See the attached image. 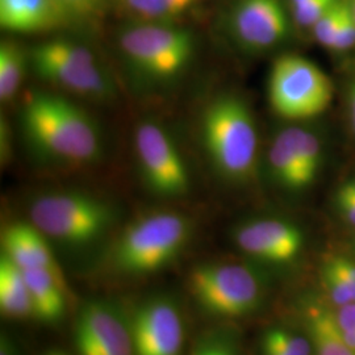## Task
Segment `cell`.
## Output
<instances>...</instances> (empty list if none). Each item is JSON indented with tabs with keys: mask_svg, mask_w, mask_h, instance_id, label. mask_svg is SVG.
I'll use <instances>...</instances> for the list:
<instances>
[{
	"mask_svg": "<svg viewBox=\"0 0 355 355\" xmlns=\"http://www.w3.org/2000/svg\"><path fill=\"white\" fill-rule=\"evenodd\" d=\"M120 49L130 66L142 76L167 80L190 64L195 44L190 31L165 23H140L124 29Z\"/></svg>",
	"mask_w": 355,
	"mask_h": 355,
	"instance_id": "cell-7",
	"label": "cell"
},
{
	"mask_svg": "<svg viewBox=\"0 0 355 355\" xmlns=\"http://www.w3.org/2000/svg\"><path fill=\"white\" fill-rule=\"evenodd\" d=\"M187 288L205 315L239 318L254 312L262 299V283L250 267L203 263L189 274Z\"/></svg>",
	"mask_w": 355,
	"mask_h": 355,
	"instance_id": "cell-5",
	"label": "cell"
},
{
	"mask_svg": "<svg viewBox=\"0 0 355 355\" xmlns=\"http://www.w3.org/2000/svg\"><path fill=\"white\" fill-rule=\"evenodd\" d=\"M355 45V15L353 7L347 4L345 13H343V21L338 26L337 35L334 38L331 49L343 51L352 49Z\"/></svg>",
	"mask_w": 355,
	"mask_h": 355,
	"instance_id": "cell-28",
	"label": "cell"
},
{
	"mask_svg": "<svg viewBox=\"0 0 355 355\" xmlns=\"http://www.w3.org/2000/svg\"><path fill=\"white\" fill-rule=\"evenodd\" d=\"M270 167L275 179L290 190H302L309 186L295 144L293 128H288L275 137L268 153Z\"/></svg>",
	"mask_w": 355,
	"mask_h": 355,
	"instance_id": "cell-18",
	"label": "cell"
},
{
	"mask_svg": "<svg viewBox=\"0 0 355 355\" xmlns=\"http://www.w3.org/2000/svg\"><path fill=\"white\" fill-rule=\"evenodd\" d=\"M337 204L345 218L355 225V192L349 183L343 184L337 193Z\"/></svg>",
	"mask_w": 355,
	"mask_h": 355,
	"instance_id": "cell-30",
	"label": "cell"
},
{
	"mask_svg": "<svg viewBox=\"0 0 355 355\" xmlns=\"http://www.w3.org/2000/svg\"><path fill=\"white\" fill-rule=\"evenodd\" d=\"M322 282L329 293L330 300L338 306L354 303L353 296L343 282L336 272L325 266L322 270Z\"/></svg>",
	"mask_w": 355,
	"mask_h": 355,
	"instance_id": "cell-27",
	"label": "cell"
},
{
	"mask_svg": "<svg viewBox=\"0 0 355 355\" xmlns=\"http://www.w3.org/2000/svg\"><path fill=\"white\" fill-rule=\"evenodd\" d=\"M347 4L349 3H346L343 0H338L329 11L325 13L313 26L315 36L318 38V42L322 44L324 46L331 49Z\"/></svg>",
	"mask_w": 355,
	"mask_h": 355,
	"instance_id": "cell-25",
	"label": "cell"
},
{
	"mask_svg": "<svg viewBox=\"0 0 355 355\" xmlns=\"http://www.w3.org/2000/svg\"><path fill=\"white\" fill-rule=\"evenodd\" d=\"M305 324L316 355H355V350L343 341L336 316L328 308L309 305L305 311Z\"/></svg>",
	"mask_w": 355,
	"mask_h": 355,
	"instance_id": "cell-19",
	"label": "cell"
},
{
	"mask_svg": "<svg viewBox=\"0 0 355 355\" xmlns=\"http://www.w3.org/2000/svg\"><path fill=\"white\" fill-rule=\"evenodd\" d=\"M337 1L338 0H305L302 4L292 8L293 19L300 26L313 28Z\"/></svg>",
	"mask_w": 355,
	"mask_h": 355,
	"instance_id": "cell-26",
	"label": "cell"
},
{
	"mask_svg": "<svg viewBox=\"0 0 355 355\" xmlns=\"http://www.w3.org/2000/svg\"><path fill=\"white\" fill-rule=\"evenodd\" d=\"M334 316L340 329L355 334V303L340 306L338 313Z\"/></svg>",
	"mask_w": 355,
	"mask_h": 355,
	"instance_id": "cell-31",
	"label": "cell"
},
{
	"mask_svg": "<svg viewBox=\"0 0 355 355\" xmlns=\"http://www.w3.org/2000/svg\"><path fill=\"white\" fill-rule=\"evenodd\" d=\"M78 355H136L129 318L111 302L82 306L74 329Z\"/></svg>",
	"mask_w": 355,
	"mask_h": 355,
	"instance_id": "cell-11",
	"label": "cell"
},
{
	"mask_svg": "<svg viewBox=\"0 0 355 355\" xmlns=\"http://www.w3.org/2000/svg\"><path fill=\"white\" fill-rule=\"evenodd\" d=\"M349 184H350V187L354 190L355 192V180H352V182H349Z\"/></svg>",
	"mask_w": 355,
	"mask_h": 355,
	"instance_id": "cell-35",
	"label": "cell"
},
{
	"mask_svg": "<svg viewBox=\"0 0 355 355\" xmlns=\"http://www.w3.org/2000/svg\"><path fill=\"white\" fill-rule=\"evenodd\" d=\"M48 237L32 223L17 221L7 225L1 233L3 254L21 270H49L64 278L48 243Z\"/></svg>",
	"mask_w": 355,
	"mask_h": 355,
	"instance_id": "cell-14",
	"label": "cell"
},
{
	"mask_svg": "<svg viewBox=\"0 0 355 355\" xmlns=\"http://www.w3.org/2000/svg\"><path fill=\"white\" fill-rule=\"evenodd\" d=\"M312 343L290 329L275 327L267 329L261 341L262 355H311Z\"/></svg>",
	"mask_w": 355,
	"mask_h": 355,
	"instance_id": "cell-22",
	"label": "cell"
},
{
	"mask_svg": "<svg viewBox=\"0 0 355 355\" xmlns=\"http://www.w3.org/2000/svg\"><path fill=\"white\" fill-rule=\"evenodd\" d=\"M330 79L302 55L284 54L272 64L268 76V101L274 112L288 120L322 114L331 101Z\"/></svg>",
	"mask_w": 355,
	"mask_h": 355,
	"instance_id": "cell-8",
	"label": "cell"
},
{
	"mask_svg": "<svg viewBox=\"0 0 355 355\" xmlns=\"http://www.w3.org/2000/svg\"><path fill=\"white\" fill-rule=\"evenodd\" d=\"M234 241L243 253L268 263H288L303 248V234L297 227L282 220H255L241 225Z\"/></svg>",
	"mask_w": 355,
	"mask_h": 355,
	"instance_id": "cell-13",
	"label": "cell"
},
{
	"mask_svg": "<svg viewBox=\"0 0 355 355\" xmlns=\"http://www.w3.org/2000/svg\"><path fill=\"white\" fill-rule=\"evenodd\" d=\"M135 146L142 179L154 193L164 198L187 193V167L164 128L155 123H142L136 129Z\"/></svg>",
	"mask_w": 355,
	"mask_h": 355,
	"instance_id": "cell-9",
	"label": "cell"
},
{
	"mask_svg": "<svg viewBox=\"0 0 355 355\" xmlns=\"http://www.w3.org/2000/svg\"><path fill=\"white\" fill-rule=\"evenodd\" d=\"M31 66L44 80L76 96L104 101L114 95V87L95 55L74 41L55 38L36 45Z\"/></svg>",
	"mask_w": 355,
	"mask_h": 355,
	"instance_id": "cell-6",
	"label": "cell"
},
{
	"mask_svg": "<svg viewBox=\"0 0 355 355\" xmlns=\"http://www.w3.org/2000/svg\"><path fill=\"white\" fill-rule=\"evenodd\" d=\"M350 107H352V119L355 128V82L353 89H352V95H350Z\"/></svg>",
	"mask_w": 355,
	"mask_h": 355,
	"instance_id": "cell-33",
	"label": "cell"
},
{
	"mask_svg": "<svg viewBox=\"0 0 355 355\" xmlns=\"http://www.w3.org/2000/svg\"><path fill=\"white\" fill-rule=\"evenodd\" d=\"M31 57L13 40H4L0 44V99L3 103L12 101L21 89L26 79V67Z\"/></svg>",
	"mask_w": 355,
	"mask_h": 355,
	"instance_id": "cell-20",
	"label": "cell"
},
{
	"mask_svg": "<svg viewBox=\"0 0 355 355\" xmlns=\"http://www.w3.org/2000/svg\"><path fill=\"white\" fill-rule=\"evenodd\" d=\"M0 309L6 318H33L24 271L4 254L0 258Z\"/></svg>",
	"mask_w": 355,
	"mask_h": 355,
	"instance_id": "cell-17",
	"label": "cell"
},
{
	"mask_svg": "<svg viewBox=\"0 0 355 355\" xmlns=\"http://www.w3.org/2000/svg\"><path fill=\"white\" fill-rule=\"evenodd\" d=\"M293 133H295L296 149L300 157L305 178L311 184L318 175V166H320V155H321L320 142L315 135L309 133L308 130L302 128H293Z\"/></svg>",
	"mask_w": 355,
	"mask_h": 355,
	"instance_id": "cell-23",
	"label": "cell"
},
{
	"mask_svg": "<svg viewBox=\"0 0 355 355\" xmlns=\"http://www.w3.org/2000/svg\"><path fill=\"white\" fill-rule=\"evenodd\" d=\"M187 216L158 211L127 225L111 250V265L125 277L152 275L171 265L190 241Z\"/></svg>",
	"mask_w": 355,
	"mask_h": 355,
	"instance_id": "cell-2",
	"label": "cell"
},
{
	"mask_svg": "<svg viewBox=\"0 0 355 355\" xmlns=\"http://www.w3.org/2000/svg\"><path fill=\"white\" fill-rule=\"evenodd\" d=\"M198 0H116L124 12L140 23H165L187 12Z\"/></svg>",
	"mask_w": 355,
	"mask_h": 355,
	"instance_id": "cell-21",
	"label": "cell"
},
{
	"mask_svg": "<svg viewBox=\"0 0 355 355\" xmlns=\"http://www.w3.org/2000/svg\"><path fill=\"white\" fill-rule=\"evenodd\" d=\"M31 223L46 237L73 246L99 240L114 220L112 207L89 193L53 192L37 198L29 209Z\"/></svg>",
	"mask_w": 355,
	"mask_h": 355,
	"instance_id": "cell-4",
	"label": "cell"
},
{
	"mask_svg": "<svg viewBox=\"0 0 355 355\" xmlns=\"http://www.w3.org/2000/svg\"><path fill=\"white\" fill-rule=\"evenodd\" d=\"M352 7H353V11H354V15H355V0H354V1H353V6H352Z\"/></svg>",
	"mask_w": 355,
	"mask_h": 355,
	"instance_id": "cell-36",
	"label": "cell"
},
{
	"mask_svg": "<svg viewBox=\"0 0 355 355\" xmlns=\"http://www.w3.org/2000/svg\"><path fill=\"white\" fill-rule=\"evenodd\" d=\"M26 139L42 157L64 165H89L102 153L94 120L64 96L33 92L21 110Z\"/></svg>",
	"mask_w": 355,
	"mask_h": 355,
	"instance_id": "cell-1",
	"label": "cell"
},
{
	"mask_svg": "<svg viewBox=\"0 0 355 355\" xmlns=\"http://www.w3.org/2000/svg\"><path fill=\"white\" fill-rule=\"evenodd\" d=\"M69 16H89L101 10L105 0H57Z\"/></svg>",
	"mask_w": 355,
	"mask_h": 355,
	"instance_id": "cell-29",
	"label": "cell"
},
{
	"mask_svg": "<svg viewBox=\"0 0 355 355\" xmlns=\"http://www.w3.org/2000/svg\"><path fill=\"white\" fill-rule=\"evenodd\" d=\"M42 355H69L64 350H61V349H51V350H48L46 353H44Z\"/></svg>",
	"mask_w": 355,
	"mask_h": 355,
	"instance_id": "cell-34",
	"label": "cell"
},
{
	"mask_svg": "<svg viewBox=\"0 0 355 355\" xmlns=\"http://www.w3.org/2000/svg\"><path fill=\"white\" fill-rule=\"evenodd\" d=\"M200 132L204 150L221 177L234 182L252 177L258 135L246 103L234 95L217 96L204 110Z\"/></svg>",
	"mask_w": 355,
	"mask_h": 355,
	"instance_id": "cell-3",
	"label": "cell"
},
{
	"mask_svg": "<svg viewBox=\"0 0 355 355\" xmlns=\"http://www.w3.org/2000/svg\"><path fill=\"white\" fill-rule=\"evenodd\" d=\"M136 355H182L186 340L180 308L168 296H153L129 316Z\"/></svg>",
	"mask_w": 355,
	"mask_h": 355,
	"instance_id": "cell-10",
	"label": "cell"
},
{
	"mask_svg": "<svg viewBox=\"0 0 355 355\" xmlns=\"http://www.w3.org/2000/svg\"><path fill=\"white\" fill-rule=\"evenodd\" d=\"M31 292L33 318L46 324L58 322L66 312L67 286L49 270H23Z\"/></svg>",
	"mask_w": 355,
	"mask_h": 355,
	"instance_id": "cell-16",
	"label": "cell"
},
{
	"mask_svg": "<svg viewBox=\"0 0 355 355\" xmlns=\"http://www.w3.org/2000/svg\"><path fill=\"white\" fill-rule=\"evenodd\" d=\"M229 26L245 48L265 51L286 38L290 23L282 0H239L232 8Z\"/></svg>",
	"mask_w": 355,
	"mask_h": 355,
	"instance_id": "cell-12",
	"label": "cell"
},
{
	"mask_svg": "<svg viewBox=\"0 0 355 355\" xmlns=\"http://www.w3.org/2000/svg\"><path fill=\"white\" fill-rule=\"evenodd\" d=\"M0 355H21L12 337L4 331L0 336Z\"/></svg>",
	"mask_w": 355,
	"mask_h": 355,
	"instance_id": "cell-32",
	"label": "cell"
},
{
	"mask_svg": "<svg viewBox=\"0 0 355 355\" xmlns=\"http://www.w3.org/2000/svg\"><path fill=\"white\" fill-rule=\"evenodd\" d=\"M190 355H240V350L230 333L217 330L200 337Z\"/></svg>",
	"mask_w": 355,
	"mask_h": 355,
	"instance_id": "cell-24",
	"label": "cell"
},
{
	"mask_svg": "<svg viewBox=\"0 0 355 355\" xmlns=\"http://www.w3.org/2000/svg\"><path fill=\"white\" fill-rule=\"evenodd\" d=\"M69 17L57 0H0V26L13 33H40Z\"/></svg>",
	"mask_w": 355,
	"mask_h": 355,
	"instance_id": "cell-15",
	"label": "cell"
}]
</instances>
